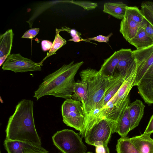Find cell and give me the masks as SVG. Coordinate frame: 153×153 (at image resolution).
<instances>
[{
	"mask_svg": "<svg viewBox=\"0 0 153 153\" xmlns=\"http://www.w3.org/2000/svg\"><path fill=\"white\" fill-rule=\"evenodd\" d=\"M33 105L31 100L23 99L18 102L13 114L9 118L6 139L30 142L41 145L35 125Z\"/></svg>",
	"mask_w": 153,
	"mask_h": 153,
	"instance_id": "6da1fadb",
	"label": "cell"
},
{
	"mask_svg": "<svg viewBox=\"0 0 153 153\" xmlns=\"http://www.w3.org/2000/svg\"><path fill=\"white\" fill-rule=\"evenodd\" d=\"M83 63L82 61L75 63L72 61L68 64L64 65L45 76L38 88L34 91L33 97L37 100L48 95L65 100L72 98L76 82L74 77Z\"/></svg>",
	"mask_w": 153,
	"mask_h": 153,
	"instance_id": "7a4b0ae2",
	"label": "cell"
},
{
	"mask_svg": "<svg viewBox=\"0 0 153 153\" xmlns=\"http://www.w3.org/2000/svg\"><path fill=\"white\" fill-rule=\"evenodd\" d=\"M116 123L106 118L88 117L82 131L79 133L85 142L95 146H108L111 135L116 133Z\"/></svg>",
	"mask_w": 153,
	"mask_h": 153,
	"instance_id": "3957f363",
	"label": "cell"
},
{
	"mask_svg": "<svg viewBox=\"0 0 153 153\" xmlns=\"http://www.w3.org/2000/svg\"><path fill=\"white\" fill-rule=\"evenodd\" d=\"M82 81L87 85L88 101L85 109L86 117L93 113L103 98L106 90L109 79L101 74L95 69L88 68L79 73Z\"/></svg>",
	"mask_w": 153,
	"mask_h": 153,
	"instance_id": "277c9868",
	"label": "cell"
},
{
	"mask_svg": "<svg viewBox=\"0 0 153 153\" xmlns=\"http://www.w3.org/2000/svg\"><path fill=\"white\" fill-rule=\"evenodd\" d=\"M54 145L63 153H87V148L82 138L73 130L64 129L52 137Z\"/></svg>",
	"mask_w": 153,
	"mask_h": 153,
	"instance_id": "5b68a950",
	"label": "cell"
},
{
	"mask_svg": "<svg viewBox=\"0 0 153 153\" xmlns=\"http://www.w3.org/2000/svg\"><path fill=\"white\" fill-rule=\"evenodd\" d=\"M61 111L64 123L81 132L86 119L82 103L72 98L65 100L62 105Z\"/></svg>",
	"mask_w": 153,
	"mask_h": 153,
	"instance_id": "8992f818",
	"label": "cell"
},
{
	"mask_svg": "<svg viewBox=\"0 0 153 153\" xmlns=\"http://www.w3.org/2000/svg\"><path fill=\"white\" fill-rule=\"evenodd\" d=\"M2 69L15 73L41 71V66L31 59L22 56L20 53L10 54L2 65Z\"/></svg>",
	"mask_w": 153,
	"mask_h": 153,
	"instance_id": "52a82bcc",
	"label": "cell"
},
{
	"mask_svg": "<svg viewBox=\"0 0 153 153\" xmlns=\"http://www.w3.org/2000/svg\"><path fill=\"white\" fill-rule=\"evenodd\" d=\"M137 69L134 86H137L147 71L153 65V44L148 47L133 51Z\"/></svg>",
	"mask_w": 153,
	"mask_h": 153,
	"instance_id": "ba28073f",
	"label": "cell"
},
{
	"mask_svg": "<svg viewBox=\"0 0 153 153\" xmlns=\"http://www.w3.org/2000/svg\"><path fill=\"white\" fill-rule=\"evenodd\" d=\"M4 145L7 153H49L41 145L30 142L5 139Z\"/></svg>",
	"mask_w": 153,
	"mask_h": 153,
	"instance_id": "9c48e42d",
	"label": "cell"
},
{
	"mask_svg": "<svg viewBox=\"0 0 153 153\" xmlns=\"http://www.w3.org/2000/svg\"><path fill=\"white\" fill-rule=\"evenodd\" d=\"M136 62L128 70L124 80L117 93L112 97L115 106H120L129 95L133 86L137 72Z\"/></svg>",
	"mask_w": 153,
	"mask_h": 153,
	"instance_id": "30bf717a",
	"label": "cell"
},
{
	"mask_svg": "<svg viewBox=\"0 0 153 153\" xmlns=\"http://www.w3.org/2000/svg\"><path fill=\"white\" fill-rule=\"evenodd\" d=\"M145 103L153 104V65L147 71L137 86Z\"/></svg>",
	"mask_w": 153,
	"mask_h": 153,
	"instance_id": "8fae6325",
	"label": "cell"
},
{
	"mask_svg": "<svg viewBox=\"0 0 153 153\" xmlns=\"http://www.w3.org/2000/svg\"><path fill=\"white\" fill-rule=\"evenodd\" d=\"M120 58L113 75L125 76L129 69L136 63L133 51L130 49H121L119 50Z\"/></svg>",
	"mask_w": 153,
	"mask_h": 153,
	"instance_id": "7c38bea8",
	"label": "cell"
},
{
	"mask_svg": "<svg viewBox=\"0 0 153 153\" xmlns=\"http://www.w3.org/2000/svg\"><path fill=\"white\" fill-rule=\"evenodd\" d=\"M125 77L121 76L114 75L110 78L104 96L97 106L95 109H100L103 108L114 96L123 83Z\"/></svg>",
	"mask_w": 153,
	"mask_h": 153,
	"instance_id": "4fadbf2b",
	"label": "cell"
},
{
	"mask_svg": "<svg viewBox=\"0 0 153 153\" xmlns=\"http://www.w3.org/2000/svg\"><path fill=\"white\" fill-rule=\"evenodd\" d=\"M145 107L142 102L139 100H136L128 106L131 122V131L139 125L143 115Z\"/></svg>",
	"mask_w": 153,
	"mask_h": 153,
	"instance_id": "5bb4252c",
	"label": "cell"
},
{
	"mask_svg": "<svg viewBox=\"0 0 153 153\" xmlns=\"http://www.w3.org/2000/svg\"><path fill=\"white\" fill-rule=\"evenodd\" d=\"M140 26V24L124 16L120 22V32L129 43L136 35Z\"/></svg>",
	"mask_w": 153,
	"mask_h": 153,
	"instance_id": "9a60e30c",
	"label": "cell"
},
{
	"mask_svg": "<svg viewBox=\"0 0 153 153\" xmlns=\"http://www.w3.org/2000/svg\"><path fill=\"white\" fill-rule=\"evenodd\" d=\"M150 135L143 134L129 139L140 153H153V139Z\"/></svg>",
	"mask_w": 153,
	"mask_h": 153,
	"instance_id": "2e32d148",
	"label": "cell"
},
{
	"mask_svg": "<svg viewBox=\"0 0 153 153\" xmlns=\"http://www.w3.org/2000/svg\"><path fill=\"white\" fill-rule=\"evenodd\" d=\"M120 58L119 51H115L109 57L104 60L99 71L100 74L107 78H110L112 77Z\"/></svg>",
	"mask_w": 153,
	"mask_h": 153,
	"instance_id": "e0dca14e",
	"label": "cell"
},
{
	"mask_svg": "<svg viewBox=\"0 0 153 153\" xmlns=\"http://www.w3.org/2000/svg\"><path fill=\"white\" fill-rule=\"evenodd\" d=\"M127 5L122 2H106L104 5L103 11L119 19L124 17Z\"/></svg>",
	"mask_w": 153,
	"mask_h": 153,
	"instance_id": "ac0fdd59",
	"label": "cell"
},
{
	"mask_svg": "<svg viewBox=\"0 0 153 153\" xmlns=\"http://www.w3.org/2000/svg\"><path fill=\"white\" fill-rule=\"evenodd\" d=\"M129 43L138 50L152 45L153 41L147 35L143 25H140L136 35Z\"/></svg>",
	"mask_w": 153,
	"mask_h": 153,
	"instance_id": "d6986e66",
	"label": "cell"
},
{
	"mask_svg": "<svg viewBox=\"0 0 153 153\" xmlns=\"http://www.w3.org/2000/svg\"><path fill=\"white\" fill-rule=\"evenodd\" d=\"M128 106L125 109L116 123V133H118L122 137H126L131 131V122Z\"/></svg>",
	"mask_w": 153,
	"mask_h": 153,
	"instance_id": "ffe728a7",
	"label": "cell"
},
{
	"mask_svg": "<svg viewBox=\"0 0 153 153\" xmlns=\"http://www.w3.org/2000/svg\"><path fill=\"white\" fill-rule=\"evenodd\" d=\"M72 98L81 102L85 110L88 98L87 86L85 82L81 80L75 83Z\"/></svg>",
	"mask_w": 153,
	"mask_h": 153,
	"instance_id": "44dd1931",
	"label": "cell"
},
{
	"mask_svg": "<svg viewBox=\"0 0 153 153\" xmlns=\"http://www.w3.org/2000/svg\"><path fill=\"white\" fill-rule=\"evenodd\" d=\"M14 33L12 29H8L0 36V57L9 56L12 46Z\"/></svg>",
	"mask_w": 153,
	"mask_h": 153,
	"instance_id": "7402d4cb",
	"label": "cell"
},
{
	"mask_svg": "<svg viewBox=\"0 0 153 153\" xmlns=\"http://www.w3.org/2000/svg\"><path fill=\"white\" fill-rule=\"evenodd\" d=\"M116 150L117 153H140L129 138L126 137H121L118 140Z\"/></svg>",
	"mask_w": 153,
	"mask_h": 153,
	"instance_id": "603a6c76",
	"label": "cell"
},
{
	"mask_svg": "<svg viewBox=\"0 0 153 153\" xmlns=\"http://www.w3.org/2000/svg\"><path fill=\"white\" fill-rule=\"evenodd\" d=\"M60 32L59 29L56 28V35L51 48L47 53L45 57L42 61L38 63L41 66L42 65L43 62L47 58L55 54L58 50L66 44V41L59 34Z\"/></svg>",
	"mask_w": 153,
	"mask_h": 153,
	"instance_id": "cb8c5ba5",
	"label": "cell"
},
{
	"mask_svg": "<svg viewBox=\"0 0 153 153\" xmlns=\"http://www.w3.org/2000/svg\"><path fill=\"white\" fill-rule=\"evenodd\" d=\"M125 17L132 20L140 25L143 22L144 17L141 10L136 6H127Z\"/></svg>",
	"mask_w": 153,
	"mask_h": 153,
	"instance_id": "d4e9b609",
	"label": "cell"
},
{
	"mask_svg": "<svg viewBox=\"0 0 153 153\" xmlns=\"http://www.w3.org/2000/svg\"><path fill=\"white\" fill-rule=\"evenodd\" d=\"M141 7V10L144 18L153 25V2H143Z\"/></svg>",
	"mask_w": 153,
	"mask_h": 153,
	"instance_id": "484cf974",
	"label": "cell"
},
{
	"mask_svg": "<svg viewBox=\"0 0 153 153\" xmlns=\"http://www.w3.org/2000/svg\"><path fill=\"white\" fill-rule=\"evenodd\" d=\"M66 1L80 6L87 10L95 9L98 6L97 3L88 1L71 0Z\"/></svg>",
	"mask_w": 153,
	"mask_h": 153,
	"instance_id": "4316f807",
	"label": "cell"
},
{
	"mask_svg": "<svg viewBox=\"0 0 153 153\" xmlns=\"http://www.w3.org/2000/svg\"><path fill=\"white\" fill-rule=\"evenodd\" d=\"M59 30L60 31H66L70 34L72 38L69 39V41L78 42L81 41L82 39L81 36L82 35L81 33L74 29H72L65 26L62 27Z\"/></svg>",
	"mask_w": 153,
	"mask_h": 153,
	"instance_id": "83f0119b",
	"label": "cell"
},
{
	"mask_svg": "<svg viewBox=\"0 0 153 153\" xmlns=\"http://www.w3.org/2000/svg\"><path fill=\"white\" fill-rule=\"evenodd\" d=\"M112 33H110L107 36L99 35L96 37L90 38L86 39H82L81 41L88 42L91 41H95L100 42L108 43L109 40L110 38L112 35Z\"/></svg>",
	"mask_w": 153,
	"mask_h": 153,
	"instance_id": "f1b7e54d",
	"label": "cell"
},
{
	"mask_svg": "<svg viewBox=\"0 0 153 153\" xmlns=\"http://www.w3.org/2000/svg\"><path fill=\"white\" fill-rule=\"evenodd\" d=\"M141 25L143 26L147 35L153 41V25L145 18L143 22Z\"/></svg>",
	"mask_w": 153,
	"mask_h": 153,
	"instance_id": "f546056e",
	"label": "cell"
},
{
	"mask_svg": "<svg viewBox=\"0 0 153 153\" xmlns=\"http://www.w3.org/2000/svg\"><path fill=\"white\" fill-rule=\"evenodd\" d=\"M39 31V28L30 29L25 32L22 37V38L31 39L35 37Z\"/></svg>",
	"mask_w": 153,
	"mask_h": 153,
	"instance_id": "4dcf8cb0",
	"label": "cell"
},
{
	"mask_svg": "<svg viewBox=\"0 0 153 153\" xmlns=\"http://www.w3.org/2000/svg\"><path fill=\"white\" fill-rule=\"evenodd\" d=\"M152 133H153V114L151 116L148 125L143 134L151 135Z\"/></svg>",
	"mask_w": 153,
	"mask_h": 153,
	"instance_id": "1f68e13d",
	"label": "cell"
},
{
	"mask_svg": "<svg viewBox=\"0 0 153 153\" xmlns=\"http://www.w3.org/2000/svg\"><path fill=\"white\" fill-rule=\"evenodd\" d=\"M96 153H110L108 146L100 145L95 146Z\"/></svg>",
	"mask_w": 153,
	"mask_h": 153,
	"instance_id": "d6a6232c",
	"label": "cell"
},
{
	"mask_svg": "<svg viewBox=\"0 0 153 153\" xmlns=\"http://www.w3.org/2000/svg\"><path fill=\"white\" fill-rule=\"evenodd\" d=\"M52 45L53 43L51 42L48 40H43L41 42L42 50L45 51L50 50Z\"/></svg>",
	"mask_w": 153,
	"mask_h": 153,
	"instance_id": "836d02e7",
	"label": "cell"
},
{
	"mask_svg": "<svg viewBox=\"0 0 153 153\" xmlns=\"http://www.w3.org/2000/svg\"><path fill=\"white\" fill-rule=\"evenodd\" d=\"M8 56V55H4L0 57V66L4 63Z\"/></svg>",
	"mask_w": 153,
	"mask_h": 153,
	"instance_id": "e575fe53",
	"label": "cell"
},
{
	"mask_svg": "<svg viewBox=\"0 0 153 153\" xmlns=\"http://www.w3.org/2000/svg\"><path fill=\"white\" fill-rule=\"evenodd\" d=\"M87 153H93V152H87Z\"/></svg>",
	"mask_w": 153,
	"mask_h": 153,
	"instance_id": "d590c367",
	"label": "cell"
}]
</instances>
